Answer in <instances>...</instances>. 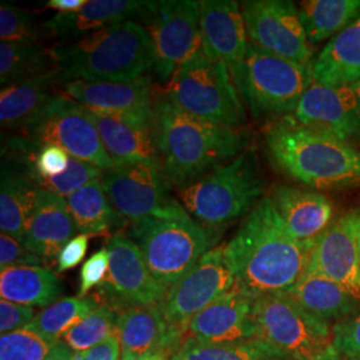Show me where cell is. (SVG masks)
I'll list each match as a JSON object with an SVG mask.
<instances>
[{
  "label": "cell",
  "mask_w": 360,
  "mask_h": 360,
  "mask_svg": "<svg viewBox=\"0 0 360 360\" xmlns=\"http://www.w3.org/2000/svg\"><path fill=\"white\" fill-rule=\"evenodd\" d=\"M89 0H49L46 8L56 10L59 13H70L79 11Z\"/></svg>",
  "instance_id": "46"
},
{
  "label": "cell",
  "mask_w": 360,
  "mask_h": 360,
  "mask_svg": "<svg viewBox=\"0 0 360 360\" xmlns=\"http://www.w3.org/2000/svg\"><path fill=\"white\" fill-rule=\"evenodd\" d=\"M55 70L50 50L38 44L0 43V83L6 87Z\"/></svg>",
  "instance_id": "35"
},
{
  "label": "cell",
  "mask_w": 360,
  "mask_h": 360,
  "mask_svg": "<svg viewBox=\"0 0 360 360\" xmlns=\"http://www.w3.org/2000/svg\"><path fill=\"white\" fill-rule=\"evenodd\" d=\"M105 247L110 254L108 272L95 294L101 304L116 314L136 306L162 304L169 288L153 276L138 245L127 235L116 232Z\"/></svg>",
  "instance_id": "12"
},
{
  "label": "cell",
  "mask_w": 360,
  "mask_h": 360,
  "mask_svg": "<svg viewBox=\"0 0 360 360\" xmlns=\"http://www.w3.org/2000/svg\"><path fill=\"white\" fill-rule=\"evenodd\" d=\"M171 360H291L263 339L200 343L184 339Z\"/></svg>",
  "instance_id": "33"
},
{
  "label": "cell",
  "mask_w": 360,
  "mask_h": 360,
  "mask_svg": "<svg viewBox=\"0 0 360 360\" xmlns=\"http://www.w3.org/2000/svg\"><path fill=\"white\" fill-rule=\"evenodd\" d=\"M63 83L129 82L154 68V44L147 28L127 20L80 38L62 40L50 50Z\"/></svg>",
  "instance_id": "3"
},
{
  "label": "cell",
  "mask_w": 360,
  "mask_h": 360,
  "mask_svg": "<svg viewBox=\"0 0 360 360\" xmlns=\"http://www.w3.org/2000/svg\"><path fill=\"white\" fill-rule=\"evenodd\" d=\"M240 7L252 46L295 63H312V46L294 1L248 0Z\"/></svg>",
  "instance_id": "14"
},
{
  "label": "cell",
  "mask_w": 360,
  "mask_h": 360,
  "mask_svg": "<svg viewBox=\"0 0 360 360\" xmlns=\"http://www.w3.org/2000/svg\"><path fill=\"white\" fill-rule=\"evenodd\" d=\"M84 111L116 166L147 163L162 167L155 143L154 124L103 115L86 108Z\"/></svg>",
  "instance_id": "24"
},
{
  "label": "cell",
  "mask_w": 360,
  "mask_h": 360,
  "mask_svg": "<svg viewBox=\"0 0 360 360\" xmlns=\"http://www.w3.org/2000/svg\"><path fill=\"white\" fill-rule=\"evenodd\" d=\"M37 316L34 307L16 304L8 300L0 302V333L10 334L27 328Z\"/></svg>",
  "instance_id": "43"
},
{
  "label": "cell",
  "mask_w": 360,
  "mask_h": 360,
  "mask_svg": "<svg viewBox=\"0 0 360 360\" xmlns=\"http://www.w3.org/2000/svg\"><path fill=\"white\" fill-rule=\"evenodd\" d=\"M200 35L202 51L233 68L250 44L240 4L232 0L200 1Z\"/></svg>",
  "instance_id": "20"
},
{
  "label": "cell",
  "mask_w": 360,
  "mask_h": 360,
  "mask_svg": "<svg viewBox=\"0 0 360 360\" xmlns=\"http://www.w3.org/2000/svg\"><path fill=\"white\" fill-rule=\"evenodd\" d=\"M72 351L65 342H50L38 333L23 328L0 338V360H71Z\"/></svg>",
  "instance_id": "36"
},
{
  "label": "cell",
  "mask_w": 360,
  "mask_h": 360,
  "mask_svg": "<svg viewBox=\"0 0 360 360\" xmlns=\"http://www.w3.org/2000/svg\"><path fill=\"white\" fill-rule=\"evenodd\" d=\"M166 98L183 112L211 123L240 129L245 103L236 90L229 65L198 51L169 79Z\"/></svg>",
  "instance_id": "8"
},
{
  "label": "cell",
  "mask_w": 360,
  "mask_h": 360,
  "mask_svg": "<svg viewBox=\"0 0 360 360\" xmlns=\"http://www.w3.org/2000/svg\"><path fill=\"white\" fill-rule=\"evenodd\" d=\"M271 202L284 227L303 245H312L334 221V206L323 193L279 184L270 195Z\"/></svg>",
  "instance_id": "22"
},
{
  "label": "cell",
  "mask_w": 360,
  "mask_h": 360,
  "mask_svg": "<svg viewBox=\"0 0 360 360\" xmlns=\"http://www.w3.org/2000/svg\"><path fill=\"white\" fill-rule=\"evenodd\" d=\"M65 200L80 235L105 236L124 224L123 217L116 211L104 191L102 179L90 181L65 198Z\"/></svg>",
  "instance_id": "31"
},
{
  "label": "cell",
  "mask_w": 360,
  "mask_h": 360,
  "mask_svg": "<svg viewBox=\"0 0 360 360\" xmlns=\"http://www.w3.org/2000/svg\"><path fill=\"white\" fill-rule=\"evenodd\" d=\"M87 248H89L87 235H77L75 238H72L56 257V271L65 272V271L75 269L86 257Z\"/></svg>",
  "instance_id": "44"
},
{
  "label": "cell",
  "mask_w": 360,
  "mask_h": 360,
  "mask_svg": "<svg viewBox=\"0 0 360 360\" xmlns=\"http://www.w3.org/2000/svg\"><path fill=\"white\" fill-rule=\"evenodd\" d=\"M312 74L315 82L333 87L360 83V16L323 47Z\"/></svg>",
  "instance_id": "28"
},
{
  "label": "cell",
  "mask_w": 360,
  "mask_h": 360,
  "mask_svg": "<svg viewBox=\"0 0 360 360\" xmlns=\"http://www.w3.org/2000/svg\"><path fill=\"white\" fill-rule=\"evenodd\" d=\"M120 360H171V356L167 354H153V355H144L136 358H120Z\"/></svg>",
  "instance_id": "47"
},
{
  "label": "cell",
  "mask_w": 360,
  "mask_h": 360,
  "mask_svg": "<svg viewBox=\"0 0 360 360\" xmlns=\"http://www.w3.org/2000/svg\"><path fill=\"white\" fill-rule=\"evenodd\" d=\"M233 285L235 278L226 260L224 245L211 248L168 290L160 304L169 328L184 340L193 318Z\"/></svg>",
  "instance_id": "13"
},
{
  "label": "cell",
  "mask_w": 360,
  "mask_h": 360,
  "mask_svg": "<svg viewBox=\"0 0 360 360\" xmlns=\"http://www.w3.org/2000/svg\"><path fill=\"white\" fill-rule=\"evenodd\" d=\"M46 259L30 252L19 240L6 233L0 235V269L22 266H44Z\"/></svg>",
  "instance_id": "42"
},
{
  "label": "cell",
  "mask_w": 360,
  "mask_h": 360,
  "mask_svg": "<svg viewBox=\"0 0 360 360\" xmlns=\"http://www.w3.org/2000/svg\"><path fill=\"white\" fill-rule=\"evenodd\" d=\"M63 284L59 276L44 266L8 267L0 274V295L27 307H46L60 300Z\"/></svg>",
  "instance_id": "30"
},
{
  "label": "cell",
  "mask_w": 360,
  "mask_h": 360,
  "mask_svg": "<svg viewBox=\"0 0 360 360\" xmlns=\"http://www.w3.org/2000/svg\"><path fill=\"white\" fill-rule=\"evenodd\" d=\"M102 184L116 211L131 223L153 217L172 200L162 167L147 163L122 165L105 171Z\"/></svg>",
  "instance_id": "15"
},
{
  "label": "cell",
  "mask_w": 360,
  "mask_h": 360,
  "mask_svg": "<svg viewBox=\"0 0 360 360\" xmlns=\"http://www.w3.org/2000/svg\"><path fill=\"white\" fill-rule=\"evenodd\" d=\"M108 266L110 254L107 247L98 250L87 262H84L80 271V287L77 296L87 297L95 287H101L107 276Z\"/></svg>",
  "instance_id": "41"
},
{
  "label": "cell",
  "mask_w": 360,
  "mask_h": 360,
  "mask_svg": "<svg viewBox=\"0 0 360 360\" xmlns=\"http://www.w3.org/2000/svg\"><path fill=\"white\" fill-rule=\"evenodd\" d=\"M20 147L35 148L58 146L71 158L90 163L103 172L116 167L107 154L96 127L92 124L84 108L60 92L38 120L26 131Z\"/></svg>",
  "instance_id": "10"
},
{
  "label": "cell",
  "mask_w": 360,
  "mask_h": 360,
  "mask_svg": "<svg viewBox=\"0 0 360 360\" xmlns=\"http://www.w3.org/2000/svg\"><path fill=\"white\" fill-rule=\"evenodd\" d=\"M266 184L257 155L245 151L181 187L180 202L203 229L218 231L257 206Z\"/></svg>",
  "instance_id": "6"
},
{
  "label": "cell",
  "mask_w": 360,
  "mask_h": 360,
  "mask_svg": "<svg viewBox=\"0 0 360 360\" xmlns=\"http://www.w3.org/2000/svg\"><path fill=\"white\" fill-rule=\"evenodd\" d=\"M116 334L122 349L120 358L153 354H167L172 358L183 343V339L169 328L160 304L136 306L119 312Z\"/></svg>",
  "instance_id": "21"
},
{
  "label": "cell",
  "mask_w": 360,
  "mask_h": 360,
  "mask_svg": "<svg viewBox=\"0 0 360 360\" xmlns=\"http://www.w3.org/2000/svg\"><path fill=\"white\" fill-rule=\"evenodd\" d=\"M117 314L114 309L101 306L71 328L63 336L65 346L72 352H82L107 340L116 331Z\"/></svg>",
  "instance_id": "37"
},
{
  "label": "cell",
  "mask_w": 360,
  "mask_h": 360,
  "mask_svg": "<svg viewBox=\"0 0 360 360\" xmlns=\"http://www.w3.org/2000/svg\"><path fill=\"white\" fill-rule=\"evenodd\" d=\"M154 135L163 172L180 188L245 151L240 129L186 114L166 96L154 104Z\"/></svg>",
  "instance_id": "2"
},
{
  "label": "cell",
  "mask_w": 360,
  "mask_h": 360,
  "mask_svg": "<svg viewBox=\"0 0 360 360\" xmlns=\"http://www.w3.org/2000/svg\"><path fill=\"white\" fill-rule=\"evenodd\" d=\"M306 270L340 284L360 302V250L355 210L334 219L318 238Z\"/></svg>",
  "instance_id": "18"
},
{
  "label": "cell",
  "mask_w": 360,
  "mask_h": 360,
  "mask_svg": "<svg viewBox=\"0 0 360 360\" xmlns=\"http://www.w3.org/2000/svg\"><path fill=\"white\" fill-rule=\"evenodd\" d=\"M354 87V90H355V92H356V95H358V99H359V103H360V83H358V84H355V86H352Z\"/></svg>",
  "instance_id": "49"
},
{
  "label": "cell",
  "mask_w": 360,
  "mask_h": 360,
  "mask_svg": "<svg viewBox=\"0 0 360 360\" xmlns=\"http://www.w3.org/2000/svg\"><path fill=\"white\" fill-rule=\"evenodd\" d=\"M103 171L90 163L79 160L75 158H70L68 167L63 174L55 178H44V179H34L39 188L51 191L59 196L68 198L70 195L84 187L90 181L103 178Z\"/></svg>",
  "instance_id": "38"
},
{
  "label": "cell",
  "mask_w": 360,
  "mask_h": 360,
  "mask_svg": "<svg viewBox=\"0 0 360 360\" xmlns=\"http://www.w3.org/2000/svg\"><path fill=\"white\" fill-rule=\"evenodd\" d=\"M154 1L136 0H89L79 11L56 13L43 28L53 37L63 40L80 38L104 27L112 26L143 18L150 11Z\"/></svg>",
  "instance_id": "25"
},
{
  "label": "cell",
  "mask_w": 360,
  "mask_h": 360,
  "mask_svg": "<svg viewBox=\"0 0 360 360\" xmlns=\"http://www.w3.org/2000/svg\"><path fill=\"white\" fill-rule=\"evenodd\" d=\"M129 238L138 245L153 276L171 288L215 243L176 200L153 217L131 223Z\"/></svg>",
  "instance_id": "5"
},
{
  "label": "cell",
  "mask_w": 360,
  "mask_h": 360,
  "mask_svg": "<svg viewBox=\"0 0 360 360\" xmlns=\"http://www.w3.org/2000/svg\"><path fill=\"white\" fill-rule=\"evenodd\" d=\"M102 304L95 295L63 297L37 314L27 328L38 333L50 342H62L71 328L86 319Z\"/></svg>",
  "instance_id": "34"
},
{
  "label": "cell",
  "mask_w": 360,
  "mask_h": 360,
  "mask_svg": "<svg viewBox=\"0 0 360 360\" xmlns=\"http://www.w3.org/2000/svg\"><path fill=\"white\" fill-rule=\"evenodd\" d=\"M340 360H351V359H340Z\"/></svg>",
  "instance_id": "50"
},
{
  "label": "cell",
  "mask_w": 360,
  "mask_h": 360,
  "mask_svg": "<svg viewBox=\"0 0 360 360\" xmlns=\"http://www.w3.org/2000/svg\"><path fill=\"white\" fill-rule=\"evenodd\" d=\"M334 345L342 359L360 360V312L334 324Z\"/></svg>",
  "instance_id": "40"
},
{
  "label": "cell",
  "mask_w": 360,
  "mask_h": 360,
  "mask_svg": "<svg viewBox=\"0 0 360 360\" xmlns=\"http://www.w3.org/2000/svg\"><path fill=\"white\" fill-rule=\"evenodd\" d=\"M254 299L233 285L208 307L200 311L188 324L184 339L200 343H233L260 339L252 318Z\"/></svg>",
  "instance_id": "19"
},
{
  "label": "cell",
  "mask_w": 360,
  "mask_h": 360,
  "mask_svg": "<svg viewBox=\"0 0 360 360\" xmlns=\"http://www.w3.org/2000/svg\"><path fill=\"white\" fill-rule=\"evenodd\" d=\"M38 186L23 163H3L0 181V230L22 245Z\"/></svg>",
  "instance_id": "29"
},
{
  "label": "cell",
  "mask_w": 360,
  "mask_h": 360,
  "mask_svg": "<svg viewBox=\"0 0 360 360\" xmlns=\"http://www.w3.org/2000/svg\"><path fill=\"white\" fill-rule=\"evenodd\" d=\"M230 72L243 103L257 117L294 115L314 82L312 63H295L251 43L245 58Z\"/></svg>",
  "instance_id": "7"
},
{
  "label": "cell",
  "mask_w": 360,
  "mask_h": 360,
  "mask_svg": "<svg viewBox=\"0 0 360 360\" xmlns=\"http://www.w3.org/2000/svg\"><path fill=\"white\" fill-rule=\"evenodd\" d=\"M62 79L56 70L11 84L0 92V123L7 129L26 131L60 94L55 86Z\"/></svg>",
  "instance_id": "26"
},
{
  "label": "cell",
  "mask_w": 360,
  "mask_h": 360,
  "mask_svg": "<svg viewBox=\"0 0 360 360\" xmlns=\"http://www.w3.org/2000/svg\"><path fill=\"white\" fill-rule=\"evenodd\" d=\"M62 92L94 112L154 124L153 91L148 77L129 82L72 80L63 83Z\"/></svg>",
  "instance_id": "17"
},
{
  "label": "cell",
  "mask_w": 360,
  "mask_h": 360,
  "mask_svg": "<svg viewBox=\"0 0 360 360\" xmlns=\"http://www.w3.org/2000/svg\"><path fill=\"white\" fill-rule=\"evenodd\" d=\"M75 232L65 198L38 187L23 245L47 260L58 257Z\"/></svg>",
  "instance_id": "23"
},
{
  "label": "cell",
  "mask_w": 360,
  "mask_h": 360,
  "mask_svg": "<svg viewBox=\"0 0 360 360\" xmlns=\"http://www.w3.org/2000/svg\"><path fill=\"white\" fill-rule=\"evenodd\" d=\"M292 116L307 129L351 144L360 142V103L354 87L314 80Z\"/></svg>",
  "instance_id": "16"
},
{
  "label": "cell",
  "mask_w": 360,
  "mask_h": 360,
  "mask_svg": "<svg viewBox=\"0 0 360 360\" xmlns=\"http://www.w3.org/2000/svg\"><path fill=\"white\" fill-rule=\"evenodd\" d=\"M143 22L154 44L155 72L168 83L180 65L202 50L200 1H154Z\"/></svg>",
  "instance_id": "11"
},
{
  "label": "cell",
  "mask_w": 360,
  "mask_h": 360,
  "mask_svg": "<svg viewBox=\"0 0 360 360\" xmlns=\"http://www.w3.org/2000/svg\"><path fill=\"white\" fill-rule=\"evenodd\" d=\"M39 28L32 13L10 4L0 6V38L6 43L38 44Z\"/></svg>",
  "instance_id": "39"
},
{
  "label": "cell",
  "mask_w": 360,
  "mask_h": 360,
  "mask_svg": "<svg viewBox=\"0 0 360 360\" xmlns=\"http://www.w3.org/2000/svg\"><path fill=\"white\" fill-rule=\"evenodd\" d=\"M122 349L117 334H112L103 343L82 352H72L71 360H120Z\"/></svg>",
  "instance_id": "45"
},
{
  "label": "cell",
  "mask_w": 360,
  "mask_h": 360,
  "mask_svg": "<svg viewBox=\"0 0 360 360\" xmlns=\"http://www.w3.org/2000/svg\"><path fill=\"white\" fill-rule=\"evenodd\" d=\"M252 318L260 339L291 360H340L334 327L302 309L287 291L254 299Z\"/></svg>",
  "instance_id": "9"
},
{
  "label": "cell",
  "mask_w": 360,
  "mask_h": 360,
  "mask_svg": "<svg viewBox=\"0 0 360 360\" xmlns=\"http://www.w3.org/2000/svg\"><path fill=\"white\" fill-rule=\"evenodd\" d=\"M356 211V233H358V242H359L360 250V208L355 210Z\"/></svg>",
  "instance_id": "48"
},
{
  "label": "cell",
  "mask_w": 360,
  "mask_h": 360,
  "mask_svg": "<svg viewBox=\"0 0 360 360\" xmlns=\"http://www.w3.org/2000/svg\"><path fill=\"white\" fill-rule=\"evenodd\" d=\"M269 154L285 175L316 190L360 187V150L300 124L292 115L266 131Z\"/></svg>",
  "instance_id": "4"
},
{
  "label": "cell",
  "mask_w": 360,
  "mask_h": 360,
  "mask_svg": "<svg viewBox=\"0 0 360 360\" xmlns=\"http://www.w3.org/2000/svg\"><path fill=\"white\" fill-rule=\"evenodd\" d=\"M287 292L312 316L331 324L360 312V302L355 296L318 272L304 271Z\"/></svg>",
  "instance_id": "27"
},
{
  "label": "cell",
  "mask_w": 360,
  "mask_h": 360,
  "mask_svg": "<svg viewBox=\"0 0 360 360\" xmlns=\"http://www.w3.org/2000/svg\"><path fill=\"white\" fill-rule=\"evenodd\" d=\"M311 250L290 235L270 196H264L224 245V255L235 287L257 299L288 291L307 269Z\"/></svg>",
  "instance_id": "1"
},
{
  "label": "cell",
  "mask_w": 360,
  "mask_h": 360,
  "mask_svg": "<svg viewBox=\"0 0 360 360\" xmlns=\"http://www.w3.org/2000/svg\"><path fill=\"white\" fill-rule=\"evenodd\" d=\"M300 20L314 47L335 38L360 16V0H306L299 6Z\"/></svg>",
  "instance_id": "32"
}]
</instances>
